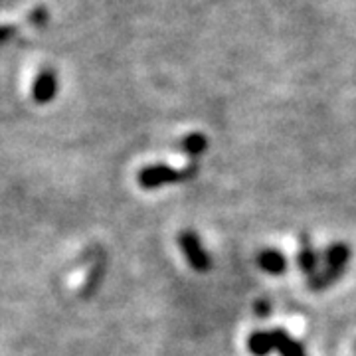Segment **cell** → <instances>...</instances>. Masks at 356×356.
Returning a JSON list of instances; mask_svg holds the SVG:
<instances>
[{"label": "cell", "instance_id": "6", "mask_svg": "<svg viewBox=\"0 0 356 356\" xmlns=\"http://www.w3.org/2000/svg\"><path fill=\"white\" fill-rule=\"evenodd\" d=\"M58 91V79L51 72H42L34 83V99L38 103H50Z\"/></svg>", "mask_w": 356, "mask_h": 356}, {"label": "cell", "instance_id": "5", "mask_svg": "<svg viewBox=\"0 0 356 356\" xmlns=\"http://www.w3.org/2000/svg\"><path fill=\"white\" fill-rule=\"evenodd\" d=\"M271 334H273V346L281 356H307L301 343L289 337L285 329H273Z\"/></svg>", "mask_w": 356, "mask_h": 356}, {"label": "cell", "instance_id": "1", "mask_svg": "<svg viewBox=\"0 0 356 356\" xmlns=\"http://www.w3.org/2000/svg\"><path fill=\"white\" fill-rule=\"evenodd\" d=\"M350 259V248L346 243H332L325 250L323 261H325V269L321 273H315L313 277H309V287L313 291H321L331 287L334 281L339 280L344 273V267Z\"/></svg>", "mask_w": 356, "mask_h": 356}, {"label": "cell", "instance_id": "2", "mask_svg": "<svg viewBox=\"0 0 356 356\" xmlns=\"http://www.w3.org/2000/svg\"><path fill=\"white\" fill-rule=\"evenodd\" d=\"M196 175V166H188L184 170H177L166 165H153L143 168L139 172V184L147 191H153L165 184H175V182H182L188 180Z\"/></svg>", "mask_w": 356, "mask_h": 356}, {"label": "cell", "instance_id": "7", "mask_svg": "<svg viewBox=\"0 0 356 356\" xmlns=\"http://www.w3.org/2000/svg\"><path fill=\"white\" fill-rule=\"evenodd\" d=\"M299 266L301 271L313 277L318 269V255L313 248V243L309 240V236H301V250H299Z\"/></svg>", "mask_w": 356, "mask_h": 356}, {"label": "cell", "instance_id": "3", "mask_svg": "<svg viewBox=\"0 0 356 356\" xmlns=\"http://www.w3.org/2000/svg\"><path fill=\"white\" fill-rule=\"evenodd\" d=\"M178 245H180L182 254H184L186 261L191 264V267L194 269V271H198V273H206V271L210 269V266H212L210 255H208V252L204 250L200 238H198L194 232H191V229L180 232V234H178Z\"/></svg>", "mask_w": 356, "mask_h": 356}, {"label": "cell", "instance_id": "8", "mask_svg": "<svg viewBox=\"0 0 356 356\" xmlns=\"http://www.w3.org/2000/svg\"><path fill=\"white\" fill-rule=\"evenodd\" d=\"M248 348L254 356H267L275 350L273 346V334L271 331H255L248 339Z\"/></svg>", "mask_w": 356, "mask_h": 356}, {"label": "cell", "instance_id": "10", "mask_svg": "<svg viewBox=\"0 0 356 356\" xmlns=\"http://www.w3.org/2000/svg\"><path fill=\"white\" fill-rule=\"evenodd\" d=\"M14 32H16V28H14V26H0V42L13 38Z\"/></svg>", "mask_w": 356, "mask_h": 356}, {"label": "cell", "instance_id": "9", "mask_svg": "<svg viewBox=\"0 0 356 356\" xmlns=\"http://www.w3.org/2000/svg\"><path fill=\"white\" fill-rule=\"evenodd\" d=\"M208 149V139L202 133H192L186 139L182 140V151L191 156H200Z\"/></svg>", "mask_w": 356, "mask_h": 356}, {"label": "cell", "instance_id": "11", "mask_svg": "<svg viewBox=\"0 0 356 356\" xmlns=\"http://www.w3.org/2000/svg\"><path fill=\"white\" fill-rule=\"evenodd\" d=\"M269 309H271V305H269V301H261V303H257V307H255V311H257V315L261 318H266L267 315H269Z\"/></svg>", "mask_w": 356, "mask_h": 356}, {"label": "cell", "instance_id": "12", "mask_svg": "<svg viewBox=\"0 0 356 356\" xmlns=\"http://www.w3.org/2000/svg\"><path fill=\"white\" fill-rule=\"evenodd\" d=\"M44 10H36V13H34V18H32V20H34V22H44V20H46V18H44Z\"/></svg>", "mask_w": 356, "mask_h": 356}, {"label": "cell", "instance_id": "4", "mask_svg": "<svg viewBox=\"0 0 356 356\" xmlns=\"http://www.w3.org/2000/svg\"><path fill=\"white\" fill-rule=\"evenodd\" d=\"M257 266L261 267L264 271L271 273V275H283L287 271V259L285 255L281 254L280 250L267 248L264 252H259L257 255Z\"/></svg>", "mask_w": 356, "mask_h": 356}]
</instances>
